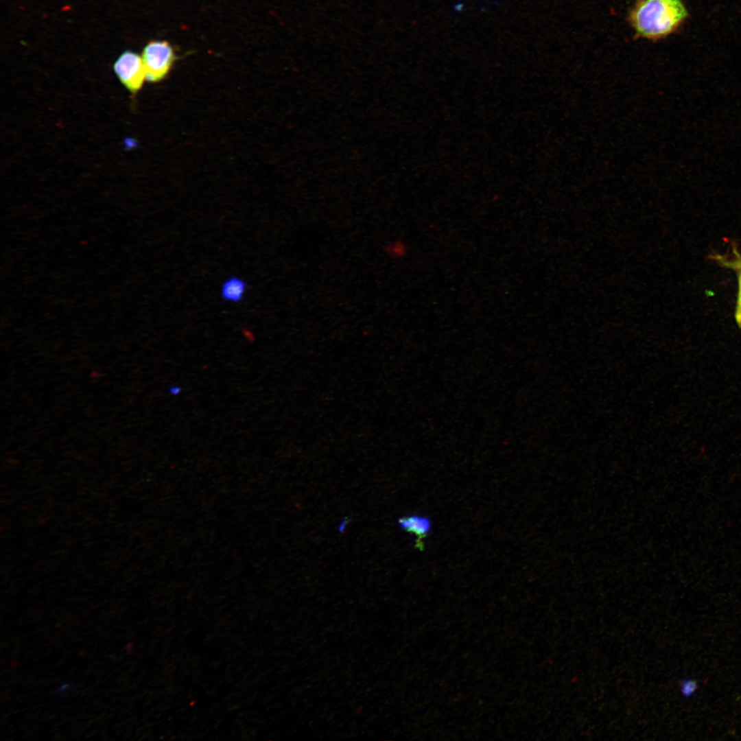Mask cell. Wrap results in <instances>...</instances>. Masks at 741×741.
<instances>
[{"mask_svg": "<svg viewBox=\"0 0 741 741\" xmlns=\"http://www.w3.org/2000/svg\"><path fill=\"white\" fill-rule=\"evenodd\" d=\"M146 80L157 82L170 71L176 56L171 45L165 40H152L143 48L141 56Z\"/></svg>", "mask_w": 741, "mask_h": 741, "instance_id": "2", "label": "cell"}, {"mask_svg": "<svg viewBox=\"0 0 741 741\" xmlns=\"http://www.w3.org/2000/svg\"><path fill=\"white\" fill-rule=\"evenodd\" d=\"M387 252L394 257H403L407 253V246L401 241L395 242L388 246Z\"/></svg>", "mask_w": 741, "mask_h": 741, "instance_id": "7", "label": "cell"}, {"mask_svg": "<svg viewBox=\"0 0 741 741\" xmlns=\"http://www.w3.org/2000/svg\"><path fill=\"white\" fill-rule=\"evenodd\" d=\"M688 16L682 0H635L627 21L635 38L656 42L677 32Z\"/></svg>", "mask_w": 741, "mask_h": 741, "instance_id": "1", "label": "cell"}, {"mask_svg": "<svg viewBox=\"0 0 741 741\" xmlns=\"http://www.w3.org/2000/svg\"><path fill=\"white\" fill-rule=\"evenodd\" d=\"M346 523H347V521H342V522L340 523V526H339V530H340V532H342V531H344V529H345V528H346Z\"/></svg>", "mask_w": 741, "mask_h": 741, "instance_id": "10", "label": "cell"}, {"mask_svg": "<svg viewBox=\"0 0 741 741\" xmlns=\"http://www.w3.org/2000/svg\"><path fill=\"white\" fill-rule=\"evenodd\" d=\"M680 687L681 694L686 697H689L696 691L698 683L695 679H685L681 681Z\"/></svg>", "mask_w": 741, "mask_h": 741, "instance_id": "8", "label": "cell"}, {"mask_svg": "<svg viewBox=\"0 0 741 741\" xmlns=\"http://www.w3.org/2000/svg\"><path fill=\"white\" fill-rule=\"evenodd\" d=\"M73 687H74V685L73 684H71V683H62V684H60L59 687H58V694L60 696L67 694V693L71 692V691L73 690Z\"/></svg>", "mask_w": 741, "mask_h": 741, "instance_id": "9", "label": "cell"}, {"mask_svg": "<svg viewBox=\"0 0 741 741\" xmlns=\"http://www.w3.org/2000/svg\"><path fill=\"white\" fill-rule=\"evenodd\" d=\"M399 523L403 529L413 533L419 539L427 536L431 529L430 521L423 516L412 515L402 517L399 520Z\"/></svg>", "mask_w": 741, "mask_h": 741, "instance_id": "5", "label": "cell"}, {"mask_svg": "<svg viewBox=\"0 0 741 741\" xmlns=\"http://www.w3.org/2000/svg\"><path fill=\"white\" fill-rule=\"evenodd\" d=\"M733 261L725 262L726 266L734 269L737 272L738 279V293L736 306L735 318L740 328H741V257H737Z\"/></svg>", "mask_w": 741, "mask_h": 741, "instance_id": "6", "label": "cell"}, {"mask_svg": "<svg viewBox=\"0 0 741 741\" xmlns=\"http://www.w3.org/2000/svg\"><path fill=\"white\" fill-rule=\"evenodd\" d=\"M247 289L248 284L244 279L238 276H231L222 283L220 296L225 301L239 303L243 300Z\"/></svg>", "mask_w": 741, "mask_h": 741, "instance_id": "4", "label": "cell"}, {"mask_svg": "<svg viewBox=\"0 0 741 741\" xmlns=\"http://www.w3.org/2000/svg\"><path fill=\"white\" fill-rule=\"evenodd\" d=\"M113 69L120 82L132 93L138 92L146 80L142 58L132 51L123 52L116 60Z\"/></svg>", "mask_w": 741, "mask_h": 741, "instance_id": "3", "label": "cell"}]
</instances>
